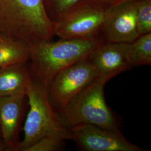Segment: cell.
Here are the masks:
<instances>
[{
	"mask_svg": "<svg viewBox=\"0 0 151 151\" xmlns=\"http://www.w3.org/2000/svg\"><path fill=\"white\" fill-rule=\"evenodd\" d=\"M0 34L32 47L53 40L54 24L46 15L43 0H0Z\"/></svg>",
	"mask_w": 151,
	"mask_h": 151,
	"instance_id": "cell-1",
	"label": "cell"
},
{
	"mask_svg": "<svg viewBox=\"0 0 151 151\" xmlns=\"http://www.w3.org/2000/svg\"><path fill=\"white\" fill-rule=\"evenodd\" d=\"M105 41L101 37L90 39H60L45 41L31 47L32 78L47 83L65 68L87 58Z\"/></svg>",
	"mask_w": 151,
	"mask_h": 151,
	"instance_id": "cell-2",
	"label": "cell"
},
{
	"mask_svg": "<svg viewBox=\"0 0 151 151\" xmlns=\"http://www.w3.org/2000/svg\"><path fill=\"white\" fill-rule=\"evenodd\" d=\"M26 95L29 110L24 126V139L17 151H25L43 137L72 140L70 129L61 122L50 103L48 83L32 78Z\"/></svg>",
	"mask_w": 151,
	"mask_h": 151,
	"instance_id": "cell-3",
	"label": "cell"
},
{
	"mask_svg": "<svg viewBox=\"0 0 151 151\" xmlns=\"http://www.w3.org/2000/svg\"><path fill=\"white\" fill-rule=\"evenodd\" d=\"M109 80L98 76L74 97L57 115L68 129L82 124H92L108 129L120 130L118 122L106 103L104 88Z\"/></svg>",
	"mask_w": 151,
	"mask_h": 151,
	"instance_id": "cell-4",
	"label": "cell"
},
{
	"mask_svg": "<svg viewBox=\"0 0 151 151\" xmlns=\"http://www.w3.org/2000/svg\"><path fill=\"white\" fill-rule=\"evenodd\" d=\"M96 68L88 58L65 68L49 82V96L56 113L66 106L97 77Z\"/></svg>",
	"mask_w": 151,
	"mask_h": 151,
	"instance_id": "cell-5",
	"label": "cell"
},
{
	"mask_svg": "<svg viewBox=\"0 0 151 151\" xmlns=\"http://www.w3.org/2000/svg\"><path fill=\"white\" fill-rule=\"evenodd\" d=\"M110 9L82 3L63 19L54 24V35L65 39L101 37Z\"/></svg>",
	"mask_w": 151,
	"mask_h": 151,
	"instance_id": "cell-6",
	"label": "cell"
},
{
	"mask_svg": "<svg viewBox=\"0 0 151 151\" xmlns=\"http://www.w3.org/2000/svg\"><path fill=\"white\" fill-rule=\"evenodd\" d=\"M69 129L72 140L82 151H144L130 143L120 130L108 129L87 124L77 125Z\"/></svg>",
	"mask_w": 151,
	"mask_h": 151,
	"instance_id": "cell-7",
	"label": "cell"
},
{
	"mask_svg": "<svg viewBox=\"0 0 151 151\" xmlns=\"http://www.w3.org/2000/svg\"><path fill=\"white\" fill-rule=\"evenodd\" d=\"M139 35L136 1L121 4L110 9L101 34L105 42L129 43Z\"/></svg>",
	"mask_w": 151,
	"mask_h": 151,
	"instance_id": "cell-8",
	"label": "cell"
},
{
	"mask_svg": "<svg viewBox=\"0 0 151 151\" xmlns=\"http://www.w3.org/2000/svg\"><path fill=\"white\" fill-rule=\"evenodd\" d=\"M25 95L0 97V129L5 150L17 151L24 113Z\"/></svg>",
	"mask_w": 151,
	"mask_h": 151,
	"instance_id": "cell-9",
	"label": "cell"
},
{
	"mask_svg": "<svg viewBox=\"0 0 151 151\" xmlns=\"http://www.w3.org/2000/svg\"><path fill=\"white\" fill-rule=\"evenodd\" d=\"M127 44L105 42L89 55L87 58L96 68L99 76L109 81L132 68L127 58Z\"/></svg>",
	"mask_w": 151,
	"mask_h": 151,
	"instance_id": "cell-10",
	"label": "cell"
},
{
	"mask_svg": "<svg viewBox=\"0 0 151 151\" xmlns=\"http://www.w3.org/2000/svg\"><path fill=\"white\" fill-rule=\"evenodd\" d=\"M32 80L27 63H19L0 67V97L27 95Z\"/></svg>",
	"mask_w": 151,
	"mask_h": 151,
	"instance_id": "cell-11",
	"label": "cell"
},
{
	"mask_svg": "<svg viewBox=\"0 0 151 151\" xmlns=\"http://www.w3.org/2000/svg\"><path fill=\"white\" fill-rule=\"evenodd\" d=\"M30 54L31 46L24 42L4 37L0 41V67L27 63Z\"/></svg>",
	"mask_w": 151,
	"mask_h": 151,
	"instance_id": "cell-12",
	"label": "cell"
},
{
	"mask_svg": "<svg viewBox=\"0 0 151 151\" xmlns=\"http://www.w3.org/2000/svg\"><path fill=\"white\" fill-rule=\"evenodd\" d=\"M127 58L130 67L151 64V32L140 35L127 44Z\"/></svg>",
	"mask_w": 151,
	"mask_h": 151,
	"instance_id": "cell-13",
	"label": "cell"
},
{
	"mask_svg": "<svg viewBox=\"0 0 151 151\" xmlns=\"http://www.w3.org/2000/svg\"><path fill=\"white\" fill-rule=\"evenodd\" d=\"M83 0H43L49 19L55 24L63 19L82 3Z\"/></svg>",
	"mask_w": 151,
	"mask_h": 151,
	"instance_id": "cell-14",
	"label": "cell"
},
{
	"mask_svg": "<svg viewBox=\"0 0 151 151\" xmlns=\"http://www.w3.org/2000/svg\"><path fill=\"white\" fill-rule=\"evenodd\" d=\"M136 12L139 35L151 32V0H136Z\"/></svg>",
	"mask_w": 151,
	"mask_h": 151,
	"instance_id": "cell-15",
	"label": "cell"
},
{
	"mask_svg": "<svg viewBox=\"0 0 151 151\" xmlns=\"http://www.w3.org/2000/svg\"><path fill=\"white\" fill-rule=\"evenodd\" d=\"M65 140L43 137L37 140L24 151H57L64 148Z\"/></svg>",
	"mask_w": 151,
	"mask_h": 151,
	"instance_id": "cell-16",
	"label": "cell"
},
{
	"mask_svg": "<svg viewBox=\"0 0 151 151\" xmlns=\"http://www.w3.org/2000/svg\"><path fill=\"white\" fill-rule=\"evenodd\" d=\"M136 0H83L82 3L97 6L104 9H109L125 2Z\"/></svg>",
	"mask_w": 151,
	"mask_h": 151,
	"instance_id": "cell-17",
	"label": "cell"
},
{
	"mask_svg": "<svg viewBox=\"0 0 151 151\" xmlns=\"http://www.w3.org/2000/svg\"><path fill=\"white\" fill-rule=\"evenodd\" d=\"M2 150H5V148L3 143L2 137H0V151H2Z\"/></svg>",
	"mask_w": 151,
	"mask_h": 151,
	"instance_id": "cell-18",
	"label": "cell"
},
{
	"mask_svg": "<svg viewBox=\"0 0 151 151\" xmlns=\"http://www.w3.org/2000/svg\"><path fill=\"white\" fill-rule=\"evenodd\" d=\"M3 39V37L1 35V34H0V41H1Z\"/></svg>",
	"mask_w": 151,
	"mask_h": 151,
	"instance_id": "cell-19",
	"label": "cell"
},
{
	"mask_svg": "<svg viewBox=\"0 0 151 151\" xmlns=\"http://www.w3.org/2000/svg\"><path fill=\"white\" fill-rule=\"evenodd\" d=\"M0 137H1V129H0Z\"/></svg>",
	"mask_w": 151,
	"mask_h": 151,
	"instance_id": "cell-20",
	"label": "cell"
}]
</instances>
